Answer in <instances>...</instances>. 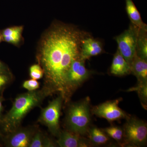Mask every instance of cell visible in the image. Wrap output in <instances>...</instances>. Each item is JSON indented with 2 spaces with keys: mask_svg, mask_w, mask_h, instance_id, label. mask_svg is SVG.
Here are the masks:
<instances>
[{
  "mask_svg": "<svg viewBox=\"0 0 147 147\" xmlns=\"http://www.w3.org/2000/svg\"><path fill=\"white\" fill-rule=\"evenodd\" d=\"M91 121L90 100L88 98L69 106L65 118L66 129L84 135L88 131Z\"/></svg>",
  "mask_w": 147,
  "mask_h": 147,
  "instance_id": "cell-3",
  "label": "cell"
},
{
  "mask_svg": "<svg viewBox=\"0 0 147 147\" xmlns=\"http://www.w3.org/2000/svg\"><path fill=\"white\" fill-rule=\"evenodd\" d=\"M63 97L60 95L49 102L45 108L41 110L38 119L40 123L45 125L53 136L57 137L61 130L59 119Z\"/></svg>",
  "mask_w": 147,
  "mask_h": 147,
  "instance_id": "cell-5",
  "label": "cell"
},
{
  "mask_svg": "<svg viewBox=\"0 0 147 147\" xmlns=\"http://www.w3.org/2000/svg\"><path fill=\"white\" fill-rule=\"evenodd\" d=\"M130 65L131 73L137 77L138 83H147V60L136 54Z\"/></svg>",
  "mask_w": 147,
  "mask_h": 147,
  "instance_id": "cell-13",
  "label": "cell"
},
{
  "mask_svg": "<svg viewBox=\"0 0 147 147\" xmlns=\"http://www.w3.org/2000/svg\"><path fill=\"white\" fill-rule=\"evenodd\" d=\"M102 130L108 136L117 142H121L124 139L123 129L119 127L111 126Z\"/></svg>",
  "mask_w": 147,
  "mask_h": 147,
  "instance_id": "cell-18",
  "label": "cell"
},
{
  "mask_svg": "<svg viewBox=\"0 0 147 147\" xmlns=\"http://www.w3.org/2000/svg\"><path fill=\"white\" fill-rule=\"evenodd\" d=\"M89 34L76 27L55 24L40 41L37 59L44 71V86L65 96L66 76L74 61L80 58L82 40Z\"/></svg>",
  "mask_w": 147,
  "mask_h": 147,
  "instance_id": "cell-1",
  "label": "cell"
},
{
  "mask_svg": "<svg viewBox=\"0 0 147 147\" xmlns=\"http://www.w3.org/2000/svg\"><path fill=\"white\" fill-rule=\"evenodd\" d=\"M23 30L19 31L14 33L2 38L3 40L11 44H16L20 42Z\"/></svg>",
  "mask_w": 147,
  "mask_h": 147,
  "instance_id": "cell-23",
  "label": "cell"
},
{
  "mask_svg": "<svg viewBox=\"0 0 147 147\" xmlns=\"http://www.w3.org/2000/svg\"><path fill=\"white\" fill-rule=\"evenodd\" d=\"M13 80V76L9 70L0 71V95L3 94L5 89Z\"/></svg>",
  "mask_w": 147,
  "mask_h": 147,
  "instance_id": "cell-19",
  "label": "cell"
},
{
  "mask_svg": "<svg viewBox=\"0 0 147 147\" xmlns=\"http://www.w3.org/2000/svg\"><path fill=\"white\" fill-rule=\"evenodd\" d=\"M103 51L102 43L94 39L90 34L82 40L80 50V58L82 60L90 59L101 54Z\"/></svg>",
  "mask_w": 147,
  "mask_h": 147,
  "instance_id": "cell-10",
  "label": "cell"
},
{
  "mask_svg": "<svg viewBox=\"0 0 147 147\" xmlns=\"http://www.w3.org/2000/svg\"><path fill=\"white\" fill-rule=\"evenodd\" d=\"M119 100L107 101L95 106L92 112L99 117L104 118L109 122L126 119L129 116L119 107Z\"/></svg>",
  "mask_w": 147,
  "mask_h": 147,
  "instance_id": "cell-9",
  "label": "cell"
},
{
  "mask_svg": "<svg viewBox=\"0 0 147 147\" xmlns=\"http://www.w3.org/2000/svg\"><path fill=\"white\" fill-rule=\"evenodd\" d=\"M125 8L131 24L139 28L147 27L142 21L141 15L132 0H125Z\"/></svg>",
  "mask_w": 147,
  "mask_h": 147,
  "instance_id": "cell-15",
  "label": "cell"
},
{
  "mask_svg": "<svg viewBox=\"0 0 147 147\" xmlns=\"http://www.w3.org/2000/svg\"><path fill=\"white\" fill-rule=\"evenodd\" d=\"M9 70L8 67L5 65V64L3 63L2 62L0 61V71H7Z\"/></svg>",
  "mask_w": 147,
  "mask_h": 147,
  "instance_id": "cell-26",
  "label": "cell"
},
{
  "mask_svg": "<svg viewBox=\"0 0 147 147\" xmlns=\"http://www.w3.org/2000/svg\"><path fill=\"white\" fill-rule=\"evenodd\" d=\"M110 71L113 75L117 76L131 73L130 65L125 61L118 49L114 55Z\"/></svg>",
  "mask_w": 147,
  "mask_h": 147,
  "instance_id": "cell-12",
  "label": "cell"
},
{
  "mask_svg": "<svg viewBox=\"0 0 147 147\" xmlns=\"http://www.w3.org/2000/svg\"><path fill=\"white\" fill-rule=\"evenodd\" d=\"M90 139L91 142L96 145L105 144L108 142L109 138L102 130L97 127H92L89 129Z\"/></svg>",
  "mask_w": 147,
  "mask_h": 147,
  "instance_id": "cell-17",
  "label": "cell"
},
{
  "mask_svg": "<svg viewBox=\"0 0 147 147\" xmlns=\"http://www.w3.org/2000/svg\"><path fill=\"white\" fill-rule=\"evenodd\" d=\"M3 40V38L2 37L1 35V34H0V42H1L2 40Z\"/></svg>",
  "mask_w": 147,
  "mask_h": 147,
  "instance_id": "cell-27",
  "label": "cell"
},
{
  "mask_svg": "<svg viewBox=\"0 0 147 147\" xmlns=\"http://www.w3.org/2000/svg\"><path fill=\"white\" fill-rule=\"evenodd\" d=\"M84 62L85 61L78 58L73 61L69 69L65 81V102L68 101L74 91L92 74L91 71L86 68Z\"/></svg>",
  "mask_w": 147,
  "mask_h": 147,
  "instance_id": "cell-4",
  "label": "cell"
},
{
  "mask_svg": "<svg viewBox=\"0 0 147 147\" xmlns=\"http://www.w3.org/2000/svg\"><path fill=\"white\" fill-rule=\"evenodd\" d=\"M5 98L3 97V94L0 95V123L2 120L3 115V102L4 101Z\"/></svg>",
  "mask_w": 147,
  "mask_h": 147,
  "instance_id": "cell-24",
  "label": "cell"
},
{
  "mask_svg": "<svg viewBox=\"0 0 147 147\" xmlns=\"http://www.w3.org/2000/svg\"><path fill=\"white\" fill-rule=\"evenodd\" d=\"M123 128L125 144L135 147L145 145L147 139V125L144 121L129 117Z\"/></svg>",
  "mask_w": 147,
  "mask_h": 147,
  "instance_id": "cell-6",
  "label": "cell"
},
{
  "mask_svg": "<svg viewBox=\"0 0 147 147\" xmlns=\"http://www.w3.org/2000/svg\"><path fill=\"white\" fill-rule=\"evenodd\" d=\"M58 146L56 142L38 127L29 147H55Z\"/></svg>",
  "mask_w": 147,
  "mask_h": 147,
  "instance_id": "cell-14",
  "label": "cell"
},
{
  "mask_svg": "<svg viewBox=\"0 0 147 147\" xmlns=\"http://www.w3.org/2000/svg\"><path fill=\"white\" fill-rule=\"evenodd\" d=\"M30 76L31 79L39 80L44 76V71L39 64L33 65L30 68Z\"/></svg>",
  "mask_w": 147,
  "mask_h": 147,
  "instance_id": "cell-21",
  "label": "cell"
},
{
  "mask_svg": "<svg viewBox=\"0 0 147 147\" xmlns=\"http://www.w3.org/2000/svg\"><path fill=\"white\" fill-rule=\"evenodd\" d=\"M81 135L66 130L61 131L56 141L58 146L61 147H88V142L83 139Z\"/></svg>",
  "mask_w": 147,
  "mask_h": 147,
  "instance_id": "cell-11",
  "label": "cell"
},
{
  "mask_svg": "<svg viewBox=\"0 0 147 147\" xmlns=\"http://www.w3.org/2000/svg\"><path fill=\"white\" fill-rule=\"evenodd\" d=\"M39 82L36 80L31 79L24 81L22 84V87L28 91H33L38 89L39 88Z\"/></svg>",
  "mask_w": 147,
  "mask_h": 147,
  "instance_id": "cell-22",
  "label": "cell"
},
{
  "mask_svg": "<svg viewBox=\"0 0 147 147\" xmlns=\"http://www.w3.org/2000/svg\"><path fill=\"white\" fill-rule=\"evenodd\" d=\"M5 134L1 127L0 126V147L4 146Z\"/></svg>",
  "mask_w": 147,
  "mask_h": 147,
  "instance_id": "cell-25",
  "label": "cell"
},
{
  "mask_svg": "<svg viewBox=\"0 0 147 147\" xmlns=\"http://www.w3.org/2000/svg\"><path fill=\"white\" fill-rule=\"evenodd\" d=\"M51 90L43 86L42 88L18 95L12 107L3 117L0 126L5 134L21 126L23 119L34 108L40 106L44 99L53 94Z\"/></svg>",
  "mask_w": 147,
  "mask_h": 147,
  "instance_id": "cell-2",
  "label": "cell"
},
{
  "mask_svg": "<svg viewBox=\"0 0 147 147\" xmlns=\"http://www.w3.org/2000/svg\"><path fill=\"white\" fill-rule=\"evenodd\" d=\"M136 91L138 92L143 106H146L147 99V83H138V86L129 90Z\"/></svg>",
  "mask_w": 147,
  "mask_h": 147,
  "instance_id": "cell-20",
  "label": "cell"
},
{
  "mask_svg": "<svg viewBox=\"0 0 147 147\" xmlns=\"http://www.w3.org/2000/svg\"><path fill=\"white\" fill-rule=\"evenodd\" d=\"M136 55L147 60V27L139 28L137 35Z\"/></svg>",
  "mask_w": 147,
  "mask_h": 147,
  "instance_id": "cell-16",
  "label": "cell"
},
{
  "mask_svg": "<svg viewBox=\"0 0 147 147\" xmlns=\"http://www.w3.org/2000/svg\"><path fill=\"white\" fill-rule=\"evenodd\" d=\"M38 127L35 125L20 126L5 134L4 146L29 147L33 136Z\"/></svg>",
  "mask_w": 147,
  "mask_h": 147,
  "instance_id": "cell-8",
  "label": "cell"
},
{
  "mask_svg": "<svg viewBox=\"0 0 147 147\" xmlns=\"http://www.w3.org/2000/svg\"><path fill=\"white\" fill-rule=\"evenodd\" d=\"M139 29L131 23L128 29L115 37L118 46V49L130 65L136 55Z\"/></svg>",
  "mask_w": 147,
  "mask_h": 147,
  "instance_id": "cell-7",
  "label": "cell"
}]
</instances>
